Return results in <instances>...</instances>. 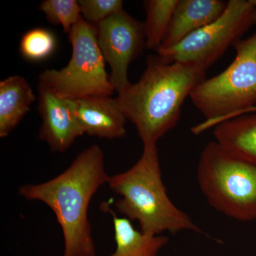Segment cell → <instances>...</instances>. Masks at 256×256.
<instances>
[{
	"label": "cell",
	"mask_w": 256,
	"mask_h": 256,
	"mask_svg": "<svg viewBox=\"0 0 256 256\" xmlns=\"http://www.w3.org/2000/svg\"><path fill=\"white\" fill-rule=\"evenodd\" d=\"M78 3L82 18L94 26L124 10L121 0H79Z\"/></svg>",
	"instance_id": "cell-18"
},
{
	"label": "cell",
	"mask_w": 256,
	"mask_h": 256,
	"mask_svg": "<svg viewBox=\"0 0 256 256\" xmlns=\"http://www.w3.org/2000/svg\"></svg>",
	"instance_id": "cell-20"
},
{
	"label": "cell",
	"mask_w": 256,
	"mask_h": 256,
	"mask_svg": "<svg viewBox=\"0 0 256 256\" xmlns=\"http://www.w3.org/2000/svg\"><path fill=\"white\" fill-rule=\"evenodd\" d=\"M97 41L104 60L110 66V82L118 94L130 86L129 66L146 47L144 23L128 14L124 9L96 26Z\"/></svg>",
	"instance_id": "cell-8"
},
{
	"label": "cell",
	"mask_w": 256,
	"mask_h": 256,
	"mask_svg": "<svg viewBox=\"0 0 256 256\" xmlns=\"http://www.w3.org/2000/svg\"><path fill=\"white\" fill-rule=\"evenodd\" d=\"M140 79L116 98L118 105L137 130L143 146H156L174 129L185 100L206 70L188 64H168L158 55L146 58Z\"/></svg>",
	"instance_id": "cell-2"
},
{
	"label": "cell",
	"mask_w": 256,
	"mask_h": 256,
	"mask_svg": "<svg viewBox=\"0 0 256 256\" xmlns=\"http://www.w3.org/2000/svg\"><path fill=\"white\" fill-rule=\"evenodd\" d=\"M76 100L77 117L84 134L109 140L126 136L127 119L116 98L92 96Z\"/></svg>",
	"instance_id": "cell-10"
},
{
	"label": "cell",
	"mask_w": 256,
	"mask_h": 256,
	"mask_svg": "<svg viewBox=\"0 0 256 256\" xmlns=\"http://www.w3.org/2000/svg\"><path fill=\"white\" fill-rule=\"evenodd\" d=\"M40 10L48 22L62 25L66 34L82 18L80 6L76 0H44L40 4Z\"/></svg>",
	"instance_id": "cell-17"
},
{
	"label": "cell",
	"mask_w": 256,
	"mask_h": 256,
	"mask_svg": "<svg viewBox=\"0 0 256 256\" xmlns=\"http://www.w3.org/2000/svg\"><path fill=\"white\" fill-rule=\"evenodd\" d=\"M56 44V38L50 30L40 28H32L22 37L20 52L26 60L41 62L53 54Z\"/></svg>",
	"instance_id": "cell-16"
},
{
	"label": "cell",
	"mask_w": 256,
	"mask_h": 256,
	"mask_svg": "<svg viewBox=\"0 0 256 256\" xmlns=\"http://www.w3.org/2000/svg\"><path fill=\"white\" fill-rule=\"evenodd\" d=\"M109 178L104 152L98 144H92L54 178L22 185L18 192L30 201L45 204L54 212L63 233V256H96L88 220L89 204Z\"/></svg>",
	"instance_id": "cell-1"
},
{
	"label": "cell",
	"mask_w": 256,
	"mask_h": 256,
	"mask_svg": "<svg viewBox=\"0 0 256 256\" xmlns=\"http://www.w3.org/2000/svg\"><path fill=\"white\" fill-rule=\"evenodd\" d=\"M256 24V0H230L222 16L194 32L176 46L156 50L168 64L182 63L207 70Z\"/></svg>",
	"instance_id": "cell-7"
},
{
	"label": "cell",
	"mask_w": 256,
	"mask_h": 256,
	"mask_svg": "<svg viewBox=\"0 0 256 256\" xmlns=\"http://www.w3.org/2000/svg\"></svg>",
	"instance_id": "cell-21"
},
{
	"label": "cell",
	"mask_w": 256,
	"mask_h": 256,
	"mask_svg": "<svg viewBox=\"0 0 256 256\" xmlns=\"http://www.w3.org/2000/svg\"><path fill=\"white\" fill-rule=\"evenodd\" d=\"M112 216L116 250L110 256H158L169 242L165 236H151L137 230L130 220L119 217L105 204L104 208Z\"/></svg>",
	"instance_id": "cell-14"
},
{
	"label": "cell",
	"mask_w": 256,
	"mask_h": 256,
	"mask_svg": "<svg viewBox=\"0 0 256 256\" xmlns=\"http://www.w3.org/2000/svg\"><path fill=\"white\" fill-rule=\"evenodd\" d=\"M254 112H256V106H254V107L250 108L248 109V110H246L245 112H244V114H254Z\"/></svg>",
	"instance_id": "cell-19"
},
{
	"label": "cell",
	"mask_w": 256,
	"mask_h": 256,
	"mask_svg": "<svg viewBox=\"0 0 256 256\" xmlns=\"http://www.w3.org/2000/svg\"><path fill=\"white\" fill-rule=\"evenodd\" d=\"M36 99L23 77L14 75L0 82V138L8 137Z\"/></svg>",
	"instance_id": "cell-12"
},
{
	"label": "cell",
	"mask_w": 256,
	"mask_h": 256,
	"mask_svg": "<svg viewBox=\"0 0 256 256\" xmlns=\"http://www.w3.org/2000/svg\"><path fill=\"white\" fill-rule=\"evenodd\" d=\"M198 188L212 208L240 222L256 220V165L214 141L202 151Z\"/></svg>",
	"instance_id": "cell-5"
},
{
	"label": "cell",
	"mask_w": 256,
	"mask_h": 256,
	"mask_svg": "<svg viewBox=\"0 0 256 256\" xmlns=\"http://www.w3.org/2000/svg\"><path fill=\"white\" fill-rule=\"evenodd\" d=\"M108 185L120 196L116 203L118 212L131 222H137L143 233L159 236L190 230L204 234L168 196L156 146H143L137 162L124 172L110 176Z\"/></svg>",
	"instance_id": "cell-3"
},
{
	"label": "cell",
	"mask_w": 256,
	"mask_h": 256,
	"mask_svg": "<svg viewBox=\"0 0 256 256\" xmlns=\"http://www.w3.org/2000/svg\"><path fill=\"white\" fill-rule=\"evenodd\" d=\"M213 134L227 150L256 165V112L224 121L215 126Z\"/></svg>",
	"instance_id": "cell-13"
},
{
	"label": "cell",
	"mask_w": 256,
	"mask_h": 256,
	"mask_svg": "<svg viewBox=\"0 0 256 256\" xmlns=\"http://www.w3.org/2000/svg\"><path fill=\"white\" fill-rule=\"evenodd\" d=\"M68 34L72 46L68 64L60 70L42 72L38 85L60 97L74 100L92 96L111 97L114 88L98 44L96 26L82 16Z\"/></svg>",
	"instance_id": "cell-6"
},
{
	"label": "cell",
	"mask_w": 256,
	"mask_h": 256,
	"mask_svg": "<svg viewBox=\"0 0 256 256\" xmlns=\"http://www.w3.org/2000/svg\"><path fill=\"white\" fill-rule=\"evenodd\" d=\"M178 0L144 1L146 20L144 22L146 50H158L161 45Z\"/></svg>",
	"instance_id": "cell-15"
},
{
	"label": "cell",
	"mask_w": 256,
	"mask_h": 256,
	"mask_svg": "<svg viewBox=\"0 0 256 256\" xmlns=\"http://www.w3.org/2000/svg\"><path fill=\"white\" fill-rule=\"evenodd\" d=\"M38 92L42 118L38 139L46 142L52 151L64 152L84 134L77 117L76 100L60 97L40 85Z\"/></svg>",
	"instance_id": "cell-9"
},
{
	"label": "cell",
	"mask_w": 256,
	"mask_h": 256,
	"mask_svg": "<svg viewBox=\"0 0 256 256\" xmlns=\"http://www.w3.org/2000/svg\"><path fill=\"white\" fill-rule=\"evenodd\" d=\"M227 4L228 2L222 0H178L158 50L176 46L188 35L214 22L222 16Z\"/></svg>",
	"instance_id": "cell-11"
},
{
	"label": "cell",
	"mask_w": 256,
	"mask_h": 256,
	"mask_svg": "<svg viewBox=\"0 0 256 256\" xmlns=\"http://www.w3.org/2000/svg\"><path fill=\"white\" fill-rule=\"evenodd\" d=\"M236 56L223 72L200 82L190 98L205 117L191 128L194 134L242 116L256 106V32L234 44Z\"/></svg>",
	"instance_id": "cell-4"
}]
</instances>
